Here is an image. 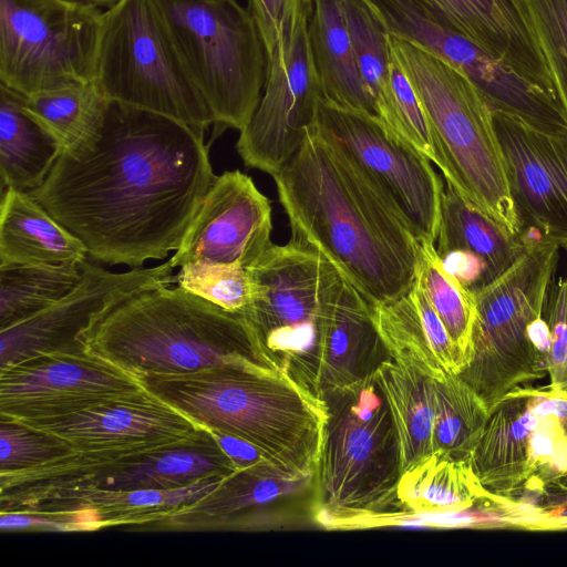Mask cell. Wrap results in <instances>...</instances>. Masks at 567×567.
Listing matches in <instances>:
<instances>
[{"label": "cell", "instance_id": "obj_8", "mask_svg": "<svg viewBox=\"0 0 567 567\" xmlns=\"http://www.w3.org/2000/svg\"><path fill=\"white\" fill-rule=\"evenodd\" d=\"M324 400L328 422L313 520L326 529L346 530L354 520L394 512L400 450L388 403L372 374Z\"/></svg>", "mask_w": 567, "mask_h": 567}, {"label": "cell", "instance_id": "obj_9", "mask_svg": "<svg viewBox=\"0 0 567 567\" xmlns=\"http://www.w3.org/2000/svg\"><path fill=\"white\" fill-rule=\"evenodd\" d=\"M214 117V138L243 130L261 99L268 58L257 23L236 0H155Z\"/></svg>", "mask_w": 567, "mask_h": 567}, {"label": "cell", "instance_id": "obj_31", "mask_svg": "<svg viewBox=\"0 0 567 567\" xmlns=\"http://www.w3.org/2000/svg\"><path fill=\"white\" fill-rule=\"evenodd\" d=\"M468 461L434 451L400 475L396 497L411 513L461 512L492 497Z\"/></svg>", "mask_w": 567, "mask_h": 567}, {"label": "cell", "instance_id": "obj_4", "mask_svg": "<svg viewBox=\"0 0 567 567\" xmlns=\"http://www.w3.org/2000/svg\"><path fill=\"white\" fill-rule=\"evenodd\" d=\"M74 341L140 377L264 363L240 312L172 285L131 293L95 318Z\"/></svg>", "mask_w": 567, "mask_h": 567}, {"label": "cell", "instance_id": "obj_27", "mask_svg": "<svg viewBox=\"0 0 567 567\" xmlns=\"http://www.w3.org/2000/svg\"><path fill=\"white\" fill-rule=\"evenodd\" d=\"M308 41L323 101L375 118L357 64L342 0H313Z\"/></svg>", "mask_w": 567, "mask_h": 567}, {"label": "cell", "instance_id": "obj_42", "mask_svg": "<svg viewBox=\"0 0 567 567\" xmlns=\"http://www.w3.org/2000/svg\"><path fill=\"white\" fill-rule=\"evenodd\" d=\"M269 59L302 17L312 14L313 0H248Z\"/></svg>", "mask_w": 567, "mask_h": 567}, {"label": "cell", "instance_id": "obj_37", "mask_svg": "<svg viewBox=\"0 0 567 567\" xmlns=\"http://www.w3.org/2000/svg\"><path fill=\"white\" fill-rule=\"evenodd\" d=\"M175 277L177 286L230 311L240 312L252 298L249 270L240 265L190 262Z\"/></svg>", "mask_w": 567, "mask_h": 567}, {"label": "cell", "instance_id": "obj_16", "mask_svg": "<svg viewBox=\"0 0 567 567\" xmlns=\"http://www.w3.org/2000/svg\"><path fill=\"white\" fill-rule=\"evenodd\" d=\"M310 17H302L268 59L261 99L236 142L246 167L271 176L293 156L316 125L323 99L309 49Z\"/></svg>", "mask_w": 567, "mask_h": 567}, {"label": "cell", "instance_id": "obj_13", "mask_svg": "<svg viewBox=\"0 0 567 567\" xmlns=\"http://www.w3.org/2000/svg\"><path fill=\"white\" fill-rule=\"evenodd\" d=\"M470 464L492 494L540 489L567 473V393L522 385L489 411Z\"/></svg>", "mask_w": 567, "mask_h": 567}, {"label": "cell", "instance_id": "obj_17", "mask_svg": "<svg viewBox=\"0 0 567 567\" xmlns=\"http://www.w3.org/2000/svg\"><path fill=\"white\" fill-rule=\"evenodd\" d=\"M492 121L522 236L533 230L536 239L567 250V134L498 111Z\"/></svg>", "mask_w": 567, "mask_h": 567}, {"label": "cell", "instance_id": "obj_35", "mask_svg": "<svg viewBox=\"0 0 567 567\" xmlns=\"http://www.w3.org/2000/svg\"><path fill=\"white\" fill-rule=\"evenodd\" d=\"M433 382L434 451L470 462L486 425L489 410L458 374L447 373Z\"/></svg>", "mask_w": 567, "mask_h": 567}, {"label": "cell", "instance_id": "obj_36", "mask_svg": "<svg viewBox=\"0 0 567 567\" xmlns=\"http://www.w3.org/2000/svg\"><path fill=\"white\" fill-rule=\"evenodd\" d=\"M426 296L460 352L468 361L475 318L474 293L444 267L435 243L417 239V266ZM463 368V369H464Z\"/></svg>", "mask_w": 567, "mask_h": 567}, {"label": "cell", "instance_id": "obj_15", "mask_svg": "<svg viewBox=\"0 0 567 567\" xmlns=\"http://www.w3.org/2000/svg\"><path fill=\"white\" fill-rule=\"evenodd\" d=\"M146 390L142 377L80 346L47 349L0 368V417H55Z\"/></svg>", "mask_w": 567, "mask_h": 567}, {"label": "cell", "instance_id": "obj_45", "mask_svg": "<svg viewBox=\"0 0 567 567\" xmlns=\"http://www.w3.org/2000/svg\"><path fill=\"white\" fill-rule=\"evenodd\" d=\"M81 2H85L92 6H95L97 8H105L109 9L113 7L115 3H117L120 0H78Z\"/></svg>", "mask_w": 567, "mask_h": 567}, {"label": "cell", "instance_id": "obj_25", "mask_svg": "<svg viewBox=\"0 0 567 567\" xmlns=\"http://www.w3.org/2000/svg\"><path fill=\"white\" fill-rule=\"evenodd\" d=\"M388 358L390 355L374 326L370 303L344 277L327 323L320 396L324 400L367 379Z\"/></svg>", "mask_w": 567, "mask_h": 567}, {"label": "cell", "instance_id": "obj_24", "mask_svg": "<svg viewBox=\"0 0 567 567\" xmlns=\"http://www.w3.org/2000/svg\"><path fill=\"white\" fill-rule=\"evenodd\" d=\"M370 307L390 358L433 380L463 370V359L432 307L417 270L406 292Z\"/></svg>", "mask_w": 567, "mask_h": 567}, {"label": "cell", "instance_id": "obj_11", "mask_svg": "<svg viewBox=\"0 0 567 567\" xmlns=\"http://www.w3.org/2000/svg\"><path fill=\"white\" fill-rule=\"evenodd\" d=\"M102 16L78 0H0V85L31 95L94 80Z\"/></svg>", "mask_w": 567, "mask_h": 567}, {"label": "cell", "instance_id": "obj_28", "mask_svg": "<svg viewBox=\"0 0 567 567\" xmlns=\"http://www.w3.org/2000/svg\"><path fill=\"white\" fill-rule=\"evenodd\" d=\"M528 239L512 234L444 179L436 239L439 255L458 250L472 256L483 269L485 286L519 258L526 250Z\"/></svg>", "mask_w": 567, "mask_h": 567}, {"label": "cell", "instance_id": "obj_18", "mask_svg": "<svg viewBox=\"0 0 567 567\" xmlns=\"http://www.w3.org/2000/svg\"><path fill=\"white\" fill-rule=\"evenodd\" d=\"M18 422L56 437L72 452L154 451L207 433L148 390L61 416Z\"/></svg>", "mask_w": 567, "mask_h": 567}, {"label": "cell", "instance_id": "obj_32", "mask_svg": "<svg viewBox=\"0 0 567 567\" xmlns=\"http://www.w3.org/2000/svg\"><path fill=\"white\" fill-rule=\"evenodd\" d=\"M16 95L23 110L59 141L65 154H75L95 141L110 103L95 80Z\"/></svg>", "mask_w": 567, "mask_h": 567}, {"label": "cell", "instance_id": "obj_10", "mask_svg": "<svg viewBox=\"0 0 567 567\" xmlns=\"http://www.w3.org/2000/svg\"><path fill=\"white\" fill-rule=\"evenodd\" d=\"M94 80L110 101L200 132L214 125L155 0H120L103 11Z\"/></svg>", "mask_w": 567, "mask_h": 567}, {"label": "cell", "instance_id": "obj_39", "mask_svg": "<svg viewBox=\"0 0 567 567\" xmlns=\"http://www.w3.org/2000/svg\"><path fill=\"white\" fill-rule=\"evenodd\" d=\"M71 452L54 436L0 417V474L33 467Z\"/></svg>", "mask_w": 567, "mask_h": 567}, {"label": "cell", "instance_id": "obj_23", "mask_svg": "<svg viewBox=\"0 0 567 567\" xmlns=\"http://www.w3.org/2000/svg\"><path fill=\"white\" fill-rule=\"evenodd\" d=\"M421 1L519 76L561 101L523 0Z\"/></svg>", "mask_w": 567, "mask_h": 567}, {"label": "cell", "instance_id": "obj_33", "mask_svg": "<svg viewBox=\"0 0 567 567\" xmlns=\"http://www.w3.org/2000/svg\"><path fill=\"white\" fill-rule=\"evenodd\" d=\"M342 9L375 118L402 137L391 87L390 34L364 0H342Z\"/></svg>", "mask_w": 567, "mask_h": 567}, {"label": "cell", "instance_id": "obj_43", "mask_svg": "<svg viewBox=\"0 0 567 567\" xmlns=\"http://www.w3.org/2000/svg\"><path fill=\"white\" fill-rule=\"evenodd\" d=\"M208 431L212 433L219 447L235 464L237 470L271 472L288 477L278 468H276L271 463H269L262 453L247 441L218 430Z\"/></svg>", "mask_w": 567, "mask_h": 567}, {"label": "cell", "instance_id": "obj_41", "mask_svg": "<svg viewBox=\"0 0 567 567\" xmlns=\"http://www.w3.org/2000/svg\"><path fill=\"white\" fill-rule=\"evenodd\" d=\"M543 318L547 329L548 386L567 393V274L548 292Z\"/></svg>", "mask_w": 567, "mask_h": 567}, {"label": "cell", "instance_id": "obj_40", "mask_svg": "<svg viewBox=\"0 0 567 567\" xmlns=\"http://www.w3.org/2000/svg\"><path fill=\"white\" fill-rule=\"evenodd\" d=\"M390 68L392 95L401 135L439 166V157L424 110L393 53Z\"/></svg>", "mask_w": 567, "mask_h": 567}, {"label": "cell", "instance_id": "obj_2", "mask_svg": "<svg viewBox=\"0 0 567 567\" xmlns=\"http://www.w3.org/2000/svg\"><path fill=\"white\" fill-rule=\"evenodd\" d=\"M290 240L318 250L370 305L406 292L417 239L373 181L316 125L274 176Z\"/></svg>", "mask_w": 567, "mask_h": 567}, {"label": "cell", "instance_id": "obj_7", "mask_svg": "<svg viewBox=\"0 0 567 567\" xmlns=\"http://www.w3.org/2000/svg\"><path fill=\"white\" fill-rule=\"evenodd\" d=\"M248 270L252 298L240 313L260 359L321 398L326 329L344 276L318 250L291 240L272 245Z\"/></svg>", "mask_w": 567, "mask_h": 567}, {"label": "cell", "instance_id": "obj_38", "mask_svg": "<svg viewBox=\"0 0 567 567\" xmlns=\"http://www.w3.org/2000/svg\"><path fill=\"white\" fill-rule=\"evenodd\" d=\"M540 50L567 110V0H523Z\"/></svg>", "mask_w": 567, "mask_h": 567}, {"label": "cell", "instance_id": "obj_3", "mask_svg": "<svg viewBox=\"0 0 567 567\" xmlns=\"http://www.w3.org/2000/svg\"><path fill=\"white\" fill-rule=\"evenodd\" d=\"M142 379L151 393L202 427L256 446L289 478L317 476L327 402L287 373L251 362Z\"/></svg>", "mask_w": 567, "mask_h": 567}, {"label": "cell", "instance_id": "obj_22", "mask_svg": "<svg viewBox=\"0 0 567 567\" xmlns=\"http://www.w3.org/2000/svg\"><path fill=\"white\" fill-rule=\"evenodd\" d=\"M225 478H210L176 489L56 493L0 498V512L56 516L66 532H92L113 526H146L199 501Z\"/></svg>", "mask_w": 567, "mask_h": 567}, {"label": "cell", "instance_id": "obj_5", "mask_svg": "<svg viewBox=\"0 0 567 567\" xmlns=\"http://www.w3.org/2000/svg\"><path fill=\"white\" fill-rule=\"evenodd\" d=\"M390 47L424 110L443 178L466 200L522 236L484 96L464 74L430 52L393 35Z\"/></svg>", "mask_w": 567, "mask_h": 567}, {"label": "cell", "instance_id": "obj_30", "mask_svg": "<svg viewBox=\"0 0 567 567\" xmlns=\"http://www.w3.org/2000/svg\"><path fill=\"white\" fill-rule=\"evenodd\" d=\"M62 153L59 141L23 110L16 93L0 85V193L38 188Z\"/></svg>", "mask_w": 567, "mask_h": 567}, {"label": "cell", "instance_id": "obj_6", "mask_svg": "<svg viewBox=\"0 0 567 567\" xmlns=\"http://www.w3.org/2000/svg\"><path fill=\"white\" fill-rule=\"evenodd\" d=\"M559 247L529 239L501 276L474 291L475 318L466 367L458 375L488 410L514 389L547 374L543 310Z\"/></svg>", "mask_w": 567, "mask_h": 567}, {"label": "cell", "instance_id": "obj_26", "mask_svg": "<svg viewBox=\"0 0 567 567\" xmlns=\"http://www.w3.org/2000/svg\"><path fill=\"white\" fill-rule=\"evenodd\" d=\"M0 264L80 265L83 244L27 192L0 198Z\"/></svg>", "mask_w": 567, "mask_h": 567}, {"label": "cell", "instance_id": "obj_29", "mask_svg": "<svg viewBox=\"0 0 567 567\" xmlns=\"http://www.w3.org/2000/svg\"><path fill=\"white\" fill-rule=\"evenodd\" d=\"M396 431L401 474L434 452L433 379L388 358L372 373Z\"/></svg>", "mask_w": 567, "mask_h": 567}, {"label": "cell", "instance_id": "obj_19", "mask_svg": "<svg viewBox=\"0 0 567 567\" xmlns=\"http://www.w3.org/2000/svg\"><path fill=\"white\" fill-rule=\"evenodd\" d=\"M271 231L269 199L250 176L226 171L216 175L168 260L173 268L213 262L250 269L274 245Z\"/></svg>", "mask_w": 567, "mask_h": 567}, {"label": "cell", "instance_id": "obj_20", "mask_svg": "<svg viewBox=\"0 0 567 567\" xmlns=\"http://www.w3.org/2000/svg\"><path fill=\"white\" fill-rule=\"evenodd\" d=\"M76 286L42 311L0 329V368L38 351L78 346L75 336L133 292L176 284L169 260L155 267L114 272L85 259Z\"/></svg>", "mask_w": 567, "mask_h": 567}, {"label": "cell", "instance_id": "obj_46", "mask_svg": "<svg viewBox=\"0 0 567 567\" xmlns=\"http://www.w3.org/2000/svg\"><path fill=\"white\" fill-rule=\"evenodd\" d=\"M554 484L557 485L559 488L564 489L565 492H567V473Z\"/></svg>", "mask_w": 567, "mask_h": 567}, {"label": "cell", "instance_id": "obj_12", "mask_svg": "<svg viewBox=\"0 0 567 567\" xmlns=\"http://www.w3.org/2000/svg\"><path fill=\"white\" fill-rule=\"evenodd\" d=\"M237 467L212 433L154 451L71 452L43 464L0 474V498L56 493L176 489L226 478Z\"/></svg>", "mask_w": 567, "mask_h": 567}, {"label": "cell", "instance_id": "obj_34", "mask_svg": "<svg viewBox=\"0 0 567 567\" xmlns=\"http://www.w3.org/2000/svg\"><path fill=\"white\" fill-rule=\"evenodd\" d=\"M80 265L0 264V329L66 296L80 280Z\"/></svg>", "mask_w": 567, "mask_h": 567}, {"label": "cell", "instance_id": "obj_44", "mask_svg": "<svg viewBox=\"0 0 567 567\" xmlns=\"http://www.w3.org/2000/svg\"><path fill=\"white\" fill-rule=\"evenodd\" d=\"M0 529L2 532H65L64 525L55 516L30 512H0Z\"/></svg>", "mask_w": 567, "mask_h": 567}, {"label": "cell", "instance_id": "obj_14", "mask_svg": "<svg viewBox=\"0 0 567 567\" xmlns=\"http://www.w3.org/2000/svg\"><path fill=\"white\" fill-rule=\"evenodd\" d=\"M316 128L373 181L416 239L436 243L444 183L423 153L380 121L323 99Z\"/></svg>", "mask_w": 567, "mask_h": 567}, {"label": "cell", "instance_id": "obj_1", "mask_svg": "<svg viewBox=\"0 0 567 567\" xmlns=\"http://www.w3.org/2000/svg\"><path fill=\"white\" fill-rule=\"evenodd\" d=\"M205 132L110 101L100 134L62 153L29 192L81 240L87 257L141 267L175 251L216 175Z\"/></svg>", "mask_w": 567, "mask_h": 567}, {"label": "cell", "instance_id": "obj_21", "mask_svg": "<svg viewBox=\"0 0 567 567\" xmlns=\"http://www.w3.org/2000/svg\"><path fill=\"white\" fill-rule=\"evenodd\" d=\"M317 476L289 480L271 472L237 470L199 501L146 530L252 529L315 514Z\"/></svg>", "mask_w": 567, "mask_h": 567}]
</instances>
